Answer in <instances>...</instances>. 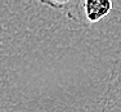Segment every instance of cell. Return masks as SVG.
Returning a JSON list of instances; mask_svg holds the SVG:
<instances>
[{
	"label": "cell",
	"mask_w": 121,
	"mask_h": 112,
	"mask_svg": "<svg viewBox=\"0 0 121 112\" xmlns=\"http://www.w3.org/2000/svg\"><path fill=\"white\" fill-rule=\"evenodd\" d=\"M112 1L109 0H85L82 1V16L86 25H91L103 19L112 10Z\"/></svg>",
	"instance_id": "cell-1"
}]
</instances>
